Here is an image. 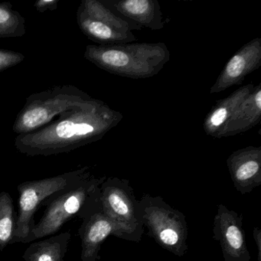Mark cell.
<instances>
[{"instance_id": "cell-1", "label": "cell", "mask_w": 261, "mask_h": 261, "mask_svg": "<svg viewBox=\"0 0 261 261\" xmlns=\"http://www.w3.org/2000/svg\"><path fill=\"white\" fill-rule=\"evenodd\" d=\"M122 118L120 112L93 97L61 114L41 129L18 135L15 146L29 156H49L71 152L101 140Z\"/></svg>"}, {"instance_id": "cell-2", "label": "cell", "mask_w": 261, "mask_h": 261, "mask_svg": "<svg viewBox=\"0 0 261 261\" xmlns=\"http://www.w3.org/2000/svg\"><path fill=\"white\" fill-rule=\"evenodd\" d=\"M84 57L91 63L120 77L144 79L160 73L171 55L166 44L123 43L89 45Z\"/></svg>"}, {"instance_id": "cell-3", "label": "cell", "mask_w": 261, "mask_h": 261, "mask_svg": "<svg viewBox=\"0 0 261 261\" xmlns=\"http://www.w3.org/2000/svg\"><path fill=\"white\" fill-rule=\"evenodd\" d=\"M105 180V178H94L89 174L82 181L48 198L43 216L23 243L54 235L74 217L84 220L100 208V186Z\"/></svg>"}, {"instance_id": "cell-4", "label": "cell", "mask_w": 261, "mask_h": 261, "mask_svg": "<svg viewBox=\"0 0 261 261\" xmlns=\"http://www.w3.org/2000/svg\"><path fill=\"white\" fill-rule=\"evenodd\" d=\"M89 94L74 85L55 86L46 91L34 93L27 97L13 124L18 135L41 129L61 114L92 99Z\"/></svg>"}, {"instance_id": "cell-5", "label": "cell", "mask_w": 261, "mask_h": 261, "mask_svg": "<svg viewBox=\"0 0 261 261\" xmlns=\"http://www.w3.org/2000/svg\"><path fill=\"white\" fill-rule=\"evenodd\" d=\"M88 170L89 168L85 166L51 178L25 181L19 185V212L12 243H23L29 236L36 224L35 213L44 201L82 181L89 175Z\"/></svg>"}, {"instance_id": "cell-6", "label": "cell", "mask_w": 261, "mask_h": 261, "mask_svg": "<svg viewBox=\"0 0 261 261\" xmlns=\"http://www.w3.org/2000/svg\"><path fill=\"white\" fill-rule=\"evenodd\" d=\"M125 180L109 178L100 186V207L102 212L119 224L133 230H139L143 224L141 209L137 210L134 198L126 192Z\"/></svg>"}, {"instance_id": "cell-7", "label": "cell", "mask_w": 261, "mask_h": 261, "mask_svg": "<svg viewBox=\"0 0 261 261\" xmlns=\"http://www.w3.org/2000/svg\"><path fill=\"white\" fill-rule=\"evenodd\" d=\"M261 66V38H254L241 47L227 62L210 89L218 94L244 82L246 76Z\"/></svg>"}, {"instance_id": "cell-8", "label": "cell", "mask_w": 261, "mask_h": 261, "mask_svg": "<svg viewBox=\"0 0 261 261\" xmlns=\"http://www.w3.org/2000/svg\"><path fill=\"white\" fill-rule=\"evenodd\" d=\"M132 236L133 231L105 215L100 208L83 220L79 233L82 238V261H97L102 243L111 234Z\"/></svg>"}, {"instance_id": "cell-9", "label": "cell", "mask_w": 261, "mask_h": 261, "mask_svg": "<svg viewBox=\"0 0 261 261\" xmlns=\"http://www.w3.org/2000/svg\"><path fill=\"white\" fill-rule=\"evenodd\" d=\"M117 16L142 28L160 31L164 28L163 13L157 0H100Z\"/></svg>"}, {"instance_id": "cell-10", "label": "cell", "mask_w": 261, "mask_h": 261, "mask_svg": "<svg viewBox=\"0 0 261 261\" xmlns=\"http://www.w3.org/2000/svg\"><path fill=\"white\" fill-rule=\"evenodd\" d=\"M222 211L215 218V237L222 247L226 261H248L250 253L246 247L244 231L238 215L221 206Z\"/></svg>"}, {"instance_id": "cell-11", "label": "cell", "mask_w": 261, "mask_h": 261, "mask_svg": "<svg viewBox=\"0 0 261 261\" xmlns=\"http://www.w3.org/2000/svg\"><path fill=\"white\" fill-rule=\"evenodd\" d=\"M230 176L239 190L261 182V146H247L232 152L227 160Z\"/></svg>"}, {"instance_id": "cell-12", "label": "cell", "mask_w": 261, "mask_h": 261, "mask_svg": "<svg viewBox=\"0 0 261 261\" xmlns=\"http://www.w3.org/2000/svg\"><path fill=\"white\" fill-rule=\"evenodd\" d=\"M141 213L143 224L147 223L159 242L166 247H181L182 236H186L174 211L169 212L166 209L146 207L144 211L141 210Z\"/></svg>"}, {"instance_id": "cell-13", "label": "cell", "mask_w": 261, "mask_h": 261, "mask_svg": "<svg viewBox=\"0 0 261 261\" xmlns=\"http://www.w3.org/2000/svg\"><path fill=\"white\" fill-rule=\"evenodd\" d=\"M261 120V84L239 105L215 138L232 137L254 127Z\"/></svg>"}, {"instance_id": "cell-14", "label": "cell", "mask_w": 261, "mask_h": 261, "mask_svg": "<svg viewBox=\"0 0 261 261\" xmlns=\"http://www.w3.org/2000/svg\"><path fill=\"white\" fill-rule=\"evenodd\" d=\"M253 84L241 87L225 98L218 100L205 116L203 128L210 137H216L224 123L231 117L239 105L251 94L254 89Z\"/></svg>"}, {"instance_id": "cell-15", "label": "cell", "mask_w": 261, "mask_h": 261, "mask_svg": "<svg viewBox=\"0 0 261 261\" xmlns=\"http://www.w3.org/2000/svg\"><path fill=\"white\" fill-rule=\"evenodd\" d=\"M77 22L81 31L88 39L100 45L131 43L137 41V38L133 33L119 31L97 19L90 17L79 10Z\"/></svg>"}, {"instance_id": "cell-16", "label": "cell", "mask_w": 261, "mask_h": 261, "mask_svg": "<svg viewBox=\"0 0 261 261\" xmlns=\"http://www.w3.org/2000/svg\"><path fill=\"white\" fill-rule=\"evenodd\" d=\"M70 239L71 233L66 231L32 243L22 257L25 261H66L65 257Z\"/></svg>"}, {"instance_id": "cell-17", "label": "cell", "mask_w": 261, "mask_h": 261, "mask_svg": "<svg viewBox=\"0 0 261 261\" xmlns=\"http://www.w3.org/2000/svg\"><path fill=\"white\" fill-rule=\"evenodd\" d=\"M79 10L119 31H141V27L117 16L114 11L100 3V0H83Z\"/></svg>"}, {"instance_id": "cell-18", "label": "cell", "mask_w": 261, "mask_h": 261, "mask_svg": "<svg viewBox=\"0 0 261 261\" xmlns=\"http://www.w3.org/2000/svg\"><path fill=\"white\" fill-rule=\"evenodd\" d=\"M25 33V18L10 3H0V38L22 37Z\"/></svg>"}, {"instance_id": "cell-19", "label": "cell", "mask_w": 261, "mask_h": 261, "mask_svg": "<svg viewBox=\"0 0 261 261\" xmlns=\"http://www.w3.org/2000/svg\"><path fill=\"white\" fill-rule=\"evenodd\" d=\"M13 200L8 192H0V250L12 243L16 228Z\"/></svg>"}, {"instance_id": "cell-20", "label": "cell", "mask_w": 261, "mask_h": 261, "mask_svg": "<svg viewBox=\"0 0 261 261\" xmlns=\"http://www.w3.org/2000/svg\"><path fill=\"white\" fill-rule=\"evenodd\" d=\"M24 59L25 56L22 53L0 49V72L19 65Z\"/></svg>"}, {"instance_id": "cell-21", "label": "cell", "mask_w": 261, "mask_h": 261, "mask_svg": "<svg viewBox=\"0 0 261 261\" xmlns=\"http://www.w3.org/2000/svg\"><path fill=\"white\" fill-rule=\"evenodd\" d=\"M59 0H38L35 4V8L39 13H45V12L54 11L57 10L58 4Z\"/></svg>"}]
</instances>
